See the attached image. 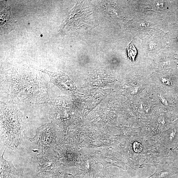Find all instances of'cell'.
I'll list each match as a JSON object with an SVG mask.
<instances>
[{
	"mask_svg": "<svg viewBox=\"0 0 178 178\" xmlns=\"http://www.w3.org/2000/svg\"><path fill=\"white\" fill-rule=\"evenodd\" d=\"M162 81L165 84L167 85H170L171 83V81L167 78H163L162 79Z\"/></svg>",
	"mask_w": 178,
	"mask_h": 178,
	"instance_id": "obj_15",
	"label": "cell"
},
{
	"mask_svg": "<svg viewBox=\"0 0 178 178\" xmlns=\"http://www.w3.org/2000/svg\"><path fill=\"white\" fill-rule=\"evenodd\" d=\"M54 150L60 163L64 166L70 167L76 164L78 158V154L77 150L72 145L58 144L54 148Z\"/></svg>",
	"mask_w": 178,
	"mask_h": 178,
	"instance_id": "obj_6",
	"label": "cell"
},
{
	"mask_svg": "<svg viewBox=\"0 0 178 178\" xmlns=\"http://www.w3.org/2000/svg\"><path fill=\"white\" fill-rule=\"evenodd\" d=\"M49 112L52 123L61 128L68 125L72 121V111L68 101L62 97H58L53 103Z\"/></svg>",
	"mask_w": 178,
	"mask_h": 178,
	"instance_id": "obj_5",
	"label": "cell"
},
{
	"mask_svg": "<svg viewBox=\"0 0 178 178\" xmlns=\"http://www.w3.org/2000/svg\"><path fill=\"white\" fill-rule=\"evenodd\" d=\"M93 178H114L113 175L106 170L98 172L94 175Z\"/></svg>",
	"mask_w": 178,
	"mask_h": 178,
	"instance_id": "obj_11",
	"label": "cell"
},
{
	"mask_svg": "<svg viewBox=\"0 0 178 178\" xmlns=\"http://www.w3.org/2000/svg\"><path fill=\"white\" fill-rule=\"evenodd\" d=\"M127 49L129 59L134 61L135 60L136 56L137 55V51L132 42L130 44Z\"/></svg>",
	"mask_w": 178,
	"mask_h": 178,
	"instance_id": "obj_10",
	"label": "cell"
},
{
	"mask_svg": "<svg viewBox=\"0 0 178 178\" xmlns=\"http://www.w3.org/2000/svg\"><path fill=\"white\" fill-rule=\"evenodd\" d=\"M0 28L1 35L7 34L14 30L16 27V22L12 18L10 7L1 5Z\"/></svg>",
	"mask_w": 178,
	"mask_h": 178,
	"instance_id": "obj_8",
	"label": "cell"
},
{
	"mask_svg": "<svg viewBox=\"0 0 178 178\" xmlns=\"http://www.w3.org/2000/svg\"><path fill=\"white\" fill-rule=\"evenodd\" d=\"M28 123L14 104L1 102V137L6 148L16 150L27 137Z\"/></svg>",
	"mask_w": 178,
	"mask_h": 178,
	"instance_id": "obj_2",
	"label": "cell"
},
{
	"mask_svg": "<svg viewBox=\"0 0 178 178\" xmlns=\"http://www.w3.org/2000/svg\"><path fill=\"white\" fill-rule=\"evenodd\" d=\"M42 72L49 75L50 82L59 87L65 93H71L76 91V87L74 83L67 75L61 72H53L45 69L41 70Z\"/></svg>",
	"mask_w": 178,
	"mask_h": 178,
	"instance_id": "obj_7",
	"label": "cell"
},
{
	"mask_svg": "<svg viewBox=\"0 0 178 178\" xmlns=\"http://www.w3.org/2000/svg\"><path fill=\"white\" fill-rule=\"evenodd\" d=\"M7 148H6L1 157V177L0 178H18L17 169L13 164L12 161L6 160L3 157L4 154Z\"/></svg>",
	"mask_w": 178,
	"mask_h": 178,
	"instance_id": "obj_9",
	"label": "cell"
},
{
	"mask_svg": "<svg viewBox=\"0 0 178 178\" xmlns=\"http://www.w3.org/2000/svg\"><path fill=\"white\" fill-rule=\"evenodd\" d=\"M1 83V90L7 95L9 102L34 106L52 105L50 82L34 68L19 67L4 71Z\"/></svg>",
	"mask_w": 178,
	"mask_h": 178,
	"instance_id": "obj_1",
	"label": "cell"
},
{
	"mask_svg": "<svg viewBox=\"0 0 178 178\" xmlns=\"http://www.w3.org/2000/svg\"><path fill=\"white\" fill-rule=\"evenodd\" d=\"M36 175L42 178L51 177L54 171L62 165L54 148L37 155Z\"/></svg>",
	"mask_w": 178,
	"mask_h": 178,
	"instance_id": "obj_4",
	"label": "cell"
},
{
	"mask_svg": "<svg viewBox=\"0 0 178 178\" xmlns=\"http://www.w3.org/2000/svg\"><path fill=\"white\" fill-rule=\"evenodd\" d=\"M50 178H75V177L70 174L58 171L57 173H54Z\"/></svg>",
	"mask_w": 178,
	"mask_h": 178,
	"instance_id": "obj_12",
	"label": "cell"
},
{
	"mask_svg": "<svg viewBox=\"0 0 178 178\" xmlns=\"http://www.w3.org/2000/svg\"><path fill=\"white\" fill-rule=\"evenodd\" d=\"M158 96L159 98V99L161 100V101L162 102V103L164 104V105L166 106L168 105L167 100L166 98L164 97V96L161 95H158Z\"/></svg>",
	"mask_w": 178,
	"mask_h": 178,
	"instance_id": "obj_14",
	"label": "cell"
},
{
	"mask_svg": "<svg viewBox=\"0 0 178 178\" xmlns=\"http://www.w3.org/2000/svg\"><path fill=\"white\" fill-rule=\"evenodd\" d=\"M133 148L135 152L140 153L142 151L143 147L141 144L138 143V142H135L134 144Z\"/></svg>",
	"mask_w": 178,
	"mask_h": 178,
	"instance_id": "obj_13",
	"label": "cell"
},
{
	"mask_svg": "<svg viewBox=\"0 0 178 178\" xmlns=\"http://www.w3.org/2000/svg\"><path fill=\"white\" fill-rule=\"evenodd\" d=\"M59 133L56 129L55 124L48 123L37 129L34 137H27L26 139L30 140L33 147L38 151L44 152L54 148L58 145Z\"/></svg>",
	"mask_w": 178,
	"mask_h": 178,
	"instance_id": "obj_3",
	"label": "cell"
}]
</instances>
